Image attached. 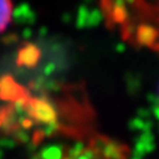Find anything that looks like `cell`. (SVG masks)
<instances>
[{
  "instance_id": "7a4b0ae2",
  "label": "cell",
  "mask_w": 159,
  "mask_h": 159,
  "mask_svg": "<svg viewBox=\"0 0 159 159\" xmlns=\"http://www.w3.org/2000/svg\"><path fill=\"white\" fill-rule=\"evenodd\" d=\"M13 0H0V33L9 26L13 18Z\"/></svg>"
},
{
  "instance_id": "6da1fadb",
  "label": "cell",
  "mask_w": 159,
  "mask_h": 159,
  "mask_svg": "<svg viewBox=\"0 0 159 159\" xmlns=\"http://www.w3.org/2000/svg\"><path fill=\"white\" fill-rule=\"evenodd\" d=\"M58 159H132L129 149L119 140L94 135L69 148Z\"/></svg>"
}]
</instances>
